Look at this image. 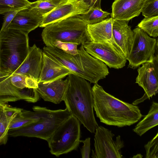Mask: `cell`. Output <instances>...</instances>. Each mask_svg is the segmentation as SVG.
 <instances>
[{"label": "cell", "instance_id": "6da1fadb", "mask_svg": "<svg viewBox=\"0 0 158 158\" xmlns=\"http://www.w3.org/2000/svg\"><path fill=\"white\" fill-rule=\"evenodd\" d=\"M92 90L94 109L101 122L122 127L132 125L144 116L137 105L115 97L97 83L94 84Z\"/></svg>", "mask_w": 158, "mask_h": 158}, {"label": "cell", "instance_id": "7a4b0ae2", "mask_svg": "<svg viewBox=\"0 0 158 158\" xmlns=\"http://www.w3.org/2000/svg\"><path fill=\"white\" fill-rule=\"evenodd\" d=\"M66 79L63 99L66 108L89 131L94 133L98 125L94 114L90 85L85 79L73 74L68 75Z\"/></svg>", "mask_w": 158, "mask_h": 158}, {"label": "cell", "instance_id": "3957f363", "mask_svg": "<svg viewBox=\"0 0 158 158\" xmlns=\"http://www.w3.org/2000/svg\"><path fill=\"white\" fill-rule=\"evenodd\" d=\"M43 52L59 63L65 66L73 74L96 84L109 73L107 65L88 54L82 45L75 55L67 54L55 47H44Z\"/></svg>", "mask_w": 158, "mask_h": 158}, {"label": "cell", "instance_id": "277c9868", "mask_svg": "<svg viewBox=\"0 0 158 158\" xmlns=\"http://www.w3.org/2000/svg\"><path fill=\"white\" fill-rule=\"evenodd\" d=\"M29 47L28 34L11 28L0 31V69L14 73L26 58Z\"/></svg>", "mask_w": 158, "mask_h": 158}, {"label": "cell", "instance_id": "5b68a950", "mask_svg": "<svg viewBox=\"0 0 158 158\" xmlns=\"http://www.w3.org/2000/svg\"><path fill=\"white\" fill-rule=\"evenodd\" d=\"M32 109L39 119L25 127L9 131L8 136L36 137L47 141L58 127L72 115L66 108L52 110L34 106Z\"/></svg>", "mask_w": 158, "mask_h": 158}, {"label": "cell", "instance_id": "8992f818", "mask_svg": "<svg viewBox=\"0 0 158 158\" xmlns=\"http://www.w3.org/2000/svg\"><path fill=\"white\" fill-rule=\"evenodd\" d=\"M87 25L77 16L50 24L43 30L41 36L46 46L51 47L56 40L83 45L91 41Z\"/></svg>", "mask_w": 158, "mask_h": 158}, {"label": "cell", "instance_id": "52a82bcc", "mask_svg": "<svg viewBox=\"0 0 158 158\" xmlns=\"http://www.w3.org/2000/svg\"><path fill=\"white\" fill-rule=\"evenodd\" d=\"M38 83L27 76L15 73L0 76V104L24 100L35 103L40 97Z\"/></svg>", "mask_w": 158, "mask_h": 158}, {"label": "cell", "instance_id": "ba28073f", "mask_svg": "<svg viewBox=\"0 0 158 158\" xmlns=\"http://www.w3.org/2000/svg\"><path fill=\"white\" fill-rule=\"evenodd\" d=\"M80 123L71 115L56 129L47 141L51 153L57 157L76 150L80 142Z\"/></svg>", "mask_w": 158, "mask_h": 158}, {"label": "cell", "instance_id": "9c48e42d", "mask_svg": "<svg viewBox=\"0 0 158 158\" xmlns=\"http://www.w3.org/2000/svg\"><path fill=\"white\" fill-rule=\"evenodd\" d=\"M134 33L132 45L127 57L128 67L135 69L141 64L151 60L158 53V41L148 36L141 29L137 27Z\"/></svg>", "mask_w": 158, "mask_h": 158}, {"label": "cell", "instance_id": "30bf717a", "mask_svg": "<svg viewBox=\"0 0 158 158\" xmlns=\"http://www.w3.org/2000/svg\"><path fill=\"white\" fill-rule=\"evenodd\" d=\"M94 138V151L92 150V157L94 158H121V149L124 143L118 135L115 140L112 131L102 126L96 129Z\"/></svg>", "mask_w": 158, "mask_h": 158}, {"label": "cell", "instance_id": "8fae6325", "mask_svg": "<svg viewBox=\"0 0 158 158\" xmlns=\"http://www.w3.org/2000/svg\"><path fill=\"white\" fill-rule=\"evenodd\" d=\"M85 51L110 68L118 69L125 66L126 57L110 42L90 41L83 45Z\"/></svg>", "mask_w": 158, "mask_h": 158}, {"label": "cell", "instance_id": "7c38bea8", "mask_svg": "<svg viewBox=\"0 0 158 158\" xmlns=\"http://www.w3.org/2000/svg\"><path fill=\"white\" fill-rule=\"evenodd\" d=\"M138 75L135 83L141 87L144 94L141 98L132 104L135 105L155 96L158 92V55L156 54L151 61L142 64L138 69Z\"/></svg>", "mask_w": 158, "mask_h": 158}, {"label": "cell", "instance_id": "4fadbf2b", "mask_svg": "<svg viewBox=\"0 0 158 158\" xmlns=\"http://www.w3.org/2000/svg\"><path fill=\"white\" fill-rule=\"evenodd\" d=\"M89 8L82 0H68L58 5L45 16L39 27H44L67 18L85 13Z\"/></svg>", "mask_w": 158, "mask_h": 158}, {"label": "cell", "instance_id": "5bb4252c", "mask_svg": "<svg viewBox=\"0 0 158 158\" xmlns=\"http://www.w3.org/2000/svg\"><path fill=\"white\" fill-rule=\"evenodd\" d=\"M44 17L30 6L19 11L8 27L28 34L40 25Z\"/></svg>", "mask_w": 158, "mask_h": 158}, {"label": "cell", "instance_id": "9a60e30c", "mask_svg": "<svg viewBox=\"0 0 158 158\" xmlns=\"http://www.w3.org/2000/svg\"><path fill=\"white\" fill-rule=\"evenodd\" d=\"M147 0H114L112 5L111 18L129 21L141 12Z\"/></svg>", "mask_w": 158, "mask_h": 158}, {"label": "cell", "instance_id": "2e32d148", "mask_svg": "<svg viewBox=\"0 0 158 158\" xmlns=\"http://www.w3.org/2000/svg\"><path fill=\"white\" fill-rule=\"evenodd\" d=\"M43 51L34 44L30 47L23 62L14 72L27 76L38 82L42 65Z\"/></svg>", "mask_w": 158, "mask_h": 158}, {"label": "cell", "instance_id": "e0dca14e", "mask_svg": "<svg viewBox=\"0 0 158 158\" xmlns=\"http://www.w3.org/2000/svg\"><path fill=\"white\" fill-rule=\"evenodd\" d=\"M128 22L113 19L112 28L113 40L126 58L131 50L134 38L133 32L128 25Z\"/></svg>", "mask_w": 158, "mask_h": 158}, {"label": "cell", "instance_id": "ac0fdd59", "mask_svg": "<svg viewBox=\"0 0 158 158\" xmlns=\"http://www.w3.org/2000/svg\"><path fill=\"white\" fill-rule=\"evenodd\" d=\"M42 61V67L38 83L51 82L73 74L70 69L55 60L43 52Z\"/></svg>", "mask_w": 158, "mask_h": 158}, {"label": "cell", "instance_id": "d6986e66", "mask_svg": "<svg viewBox=\"0 0 158 158\" xmlns=\"http://www.w3.org/2000/svg\"><path fill=\"white\" fill-rule=\"evenodd\" d=\"M68 83L67 79L57 80L52 82L38 83L36 89L40 97L44 101L59 104L62 101Z\"/></svg>", "mask_w": 158, "mask_h": 158}, {"label": "cell", "instance_id": "ffe728a7", "mask_svg": "<svg viewBox=\"0 0 158 158\" xmlns=\"http://www.w3.org/2000/svg\"><path fill=\"white\" fill-rule=\"evenodd\" d=\"M113 19L111 17L104 19L99 23L87 25L88 33L91 41L108 42L122 53L117 47L113 40L112 28Z\"/></svg>", "mask_w": 158, "mask_h": 158}, {"label": "cell", "instance_id": "44dd1931", "mask_svg": "<svg viewBox=\"0 0 158 158\" xmlns=\"http://www.w3.org/2000/svg\"><path fill=\"white\" fill-rule=\"evenodd\" d=\"M23 109L6 103L0 104V146L7 143L10 123Z\"/></svg>", "mask_w": 158, "mask_h": 158}, {"label": "cell", "instance_id": "7402d4cb", "mask_svg": "<svg viewBox=\"0 0 158 158\" xmlns=\"http://www.w3.org/2000/svg\"><path fill=\"white\" fill-rule=\"evenodd\" d=\"M158 124V103L153 101L148 114L138 123L133 130L137 135L141 136Z\"/></svg>", "mask_w": 158, "mask_h": 158}, {"label": "cell", "instance_id": "603a6c76", "mask_svg": "<svg viewBox=\"0 0 158 158\" xmlns=\"http://www.w3.org/2000/svg\"><path fill=\"white\" fill-rule=\"evenodd\" d=\"M39 119L34 111L23 109L12 120L9 130H13L25 127Z\"/></svg>", "mask_w": 158, "mask_h": 158}, {"label": "cell", "instance_id": "cb8c5ba5", "mask_svg": "<svg viewBox=\"0 0 158 158\" xmlns=\"http://www.w3.org/2000/svg\"><path fill=\"white\" fill-rule=\"evenodd\" d=\"M110 14V13L103 11L101 8L91 7L85 13L76 16L87 25H91L102 21Z\"/></svg>", "mask_w": 158, "mask_h": 158}, {"label": "cell", "instance_id": "d4e9b609", "mask_svg": "<svg viewBox=\"0 0 158 158\" xmlns=\"http://www.w3.org/2000/svg\"><path fill=\"white\" fill-rule=\"evenodd\" d=\"M31 3L28 0H0V14L27 8Z\"/></svg>", "mask_w": 158, "mask_h": 158}, {"label": "cell", "instance_id": "484cf974", "mask_svg": "<svg viewBox=\"0 0 158 158\" xmlns=\"http://www.w3.org/2000/svg\"><path fill=\"white\" fill-rule=\"evenodd\" d=\"M137 27L150 36L157 37L158 36V16L145 17L138 24Z\"/></svg>", "mask_w": 158, "mask_h": 158}, {"label": "cell", "instance_id": "4316f807", "mask_svg": "<svg viewBox=\"0 0 158 158\" xmlns=\"http://www.w3.org/2000/svg\"><path fill=\"white\" fill-rule=\"evenodd\" d=\"M58 5L48 0H37L31 2L30 7L44 17Z\"/></svg>", "mask_w": 158, "mask_h": 158}, {"label": "cell", "instance_id": "83f0119b", "mask_svg": "<svg viewBox=\"0 0 158 158\" xmlns=\"http://www.w3.org/2000/svg\"><path fill=\"white\" fill-rule=\"evenodd\" d=\"M78 45L76 43L56 40L53 43L51 47L54 46L67 54L75 55L78 53Z\"/></svg>", "mask_w": 158, "mask_h": 158}, {"label": "cell", "instance_id": "f1b7e54d", "mask_svg": "<svg viewBox=\"0 0 158 158\" xmlns=\"http://www.w3.org/2000/svg\"><path fill=\"white\" fill-rule=\"evenodd\" d=\"M141 12L145 17L158 16V0H147Z\"/></svg>", "mask_w": 158, "mask_h": 158}, {"label": "cell", "instance_id": "f546056e", "mask_svg": "<svg viewBox=\"0 0 158 158\" xmlns=\"http://www.w3.org/2000/svg\"><path fill=\"white\" fill-rule=\"evenodd\" d=\"M158 133L144 146L146 158H158Z\"/></svg>", "mask_w": 158, "mask_h": 158}, {"label": "cell", "instance_id": "4dcf8cb0", "mask_svg": "<svg viewBox=\"0 0 158 158\" xmlns=\"http://www.w3.org/2000/svg\"><path fill=\"white\" fill-rule=\"evenodd\" d=\"M21 10L10 11L4 14L3 22L0 31H5L8 29L9 25L15 16Z\"/></svg>", "mask_w": 158, "mask_h": 158}, {"label": "cell", "instance_id": "1f68e13d", "mask_svg": "<svg viewBox=\"0 0 158 158\" xmlns=\"http://www.w3.org/2000/svg\"><path fill=\"white\" fill-rule=\"evenodd\" d=\"M80 142L83 143L81 149V153L82 158H89L90 152V138L88 137L84 140H80Z\"/></svg>", "mask_w": 158, "mask_h": 158}, {"label": "cell", "instance_id": "d6a6232c", "mask_svg": "<svg viewBox=\"0 0 158 158\" xmlns=\"http://www.w3.org/2000/svg\"><path fill=\"white\" fill-rule=\"evenodd\" d=\"M90 8H101V0H82Z\"/></svg>", "mask_w": 158, "mask_h": 158}, {"label": "cell", "instance_id": "836d02e7", "mask_svg": "<svg viewBox=\"0 0 158 158\" xmlns=\"http://www.w3.org/2000/svg\"><path fill=\"white\" fill-rule=\"evenodd\" d=\"M55 3L59 4L67 1L68 0H48Z\"/></svg>", "mask_w": 158, "mask_h": 158}, {"label": "cell", "instance_id": "e575fe53", "mask_svg": "<svg viewBox=\"0 0 158 158\" xmlns=\"http://www.w3.org/2000/svg\"><path fill=\"white\" fill-rule=\"evenodd\" d=\"M143 157V156L141 154H138L136 155H135L133 156L132 158H142Z\"/></svg>", "mask_w": 158, "mask_h": 158}, {"label": "cell", "instance_id": "d590c367", "mask_svg": "<svg viewBox=\"0 0 158 158\" xmlns=\"http://www.w3.org/2000/svg\"><path fill=\"white\" fill-rule=\"evenodd\" d=\"M8 73H7L6 72L3 71L0 69V76H2V75H4V74Z\"/></svg>", "mask_w": 158, "mask_h": 158}]
</instances>
